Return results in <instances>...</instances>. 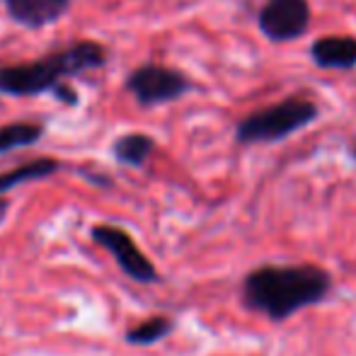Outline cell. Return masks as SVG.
<instances>
[{"label": "cell", "mask_w": 356, "mask_h": 356, "mask_svg": "<svg viewBox=\"0 0 356 356\" xmlns=\"http://www.w3.org/2000/svg\"><path fill=\"white\" fill-rule=\"evenodd\" d=\"M332 291V277L318 264H262L243 279L240 298L252 313L284 323L298 310L323 303Z\"/></svg>", "instance_id": "6da1fadb"}, {"label": "cell", "mask_w": 356, "mask_h": 356, "mask_svg": "<svg viewBox=\"0 0 356 356\" xmlns=\"http://www.w3.org/2000/svg\"><path fill=\"white\" fill-rule=\"evenodd\" d=\"M107 51L97 42H75L63 51L32 63L0 68V92L10 97H32L54 90L66 75H78L104 66Z\"/></svg>", "instance_id": "7a4b0ae2"}, {"label": "cell", "mask_w": 356, "mask_h": 356, "mask_svg": "<svg viewBox=\"0 0 356 356\" xmlns=\"http://www.w3.org/2000/svg\"><path fill=\"white\" fill-rule=\"evenodd\" d=\"M318 117L320 107L313 99L293 95V97H286L282 102L269 104L240 119L235 127V141L240 145L279 143L298 134L300 129L310 127Z\"/></svg>", "instance_id": "3957f363"}, {"label": "cell", "mask_w": 356, "mask_h": 356, "mask_svg": "<svg viewBox=\"0 0 356 356\" xmlns=\"http://www.w3.org/2000/svg\"><path fill=\"white\" fill-rule=\"evenodd\" d=\"M127 90L136 97L138 104L155 107V104H168L184 97L192 90V80L175 68L145 63L127 78Z\"/></svg>", "instance_id": "277c9868"}, {"label": "cell", "mask_w": 356, "mask_h": 356, "mask_svg": "<svg viewBox=\"0 0 356 356\" xmlns=\"http://www.w3.org/2000/svg\"><path fill=\"white\" fill-rule=\"evenodd\" d=\"M308 0H264L257 13V27L269 42L286 44L300 39L310 29Z\"/></svg>", "instance_id": "5b68a950"}, {"label": "cell", "mask_w": 356, "mask_h": 356, "mask_svg": "<svg viewBox=\"0 0 356 356\" xmlns=\"http://www.w3.org/2000/svg\"><path fill=\"white\" fill-rule=\"evenodd\" d=\"M92 240L97 245H102L122 267V272L127 277H131L138 284H155L158 282V272L150 264V259L138 250V245L134 243V238L127 230L117 228V225H95L92 228Z\"/></svg>", "instance_id": "8992f818"}, {"label": "cell", "mask_w": 356, "mask_h": 356, "mask_svg": "<svg viewBox=\"0 0 356 356\" xmlns=\"http://www.w3.org/2000/svg\"><path fill=\"white\" fill-rule=\"evenodd\" d=\"M310 58L323 71H354L356 37L352 34H327L310 44Z\"/></svg>", "instance_id": "52a82bcc"}, {"label": "cell", "mask_w": 356, "mask_h": 356, "mask_svg": "<svg viewBox=\"0 0 356 356\" xmlns=\"http://www.w3.org/2000/svg\"><path fill=\"white\" fill-rule=\"evenodd\" d=\"M3 5L17 24L39 29L54 24L61 15H66L71 0H3Z\"/></svg>", "instance_id": "ba28073f"}, {"label": "cell", "mask_w": 356, "mask_h": 356, "mask_svg": "<svg viewBox=\"0 0 356 356\" xmlns=\"http://www.w3.org/2000/svg\"><path fill=\"white\" fill-rule=\"evenodd\" d=\"M153 150H155V141L148 134H124L112 145L114 158L122 165H129V168H141V165H145V160L150 158Z\"/></svg>", "instance_id": "9c48e42d"}, {"label": "cell", "mask_w": 356, "mask_h": 356, "mask_svg": "<svg viewBox=\"0 0 356 356\" xmlns=\"http://www.w3.org/2000/svg\"><path fill=\"white\" fill-rule=\"evenodd\" d=\"M58 168H61V165H58V160H54V158H39V160H34V163L19 165V168L0 175V194L10 192V189H15L17 184L49 177V175H54Z\"/></svg>", "instance_id": "30bf717a"}, {"label": "cell", "mask_w": 356, "mask_h": 356, "mask_svg": "<svg viewBox=\"0 0 356 356\" xmlns=\"http://www.w3.org/2000/svg\"><path fill=\"white\" fill-rule=\"evenodd\" d=\"M42 136H44L42 124H32V122L8 124V127L0 129V155L13 153V150H17V148H27V145H34Z\"/></svg>", "instance_id": "8fae6325"}, {"label": "cell", "mask_w": 356, "mask_h": 356, "mask_svg": "<svg viewBox=\"0 0 356 356\" xmlns=\"http://www.w3.org/2000/svg\"><path fill=\"white\" fill-rule=\"evenodd\" d=\"M172 330H175L172 320L158 315V318H150V320H145V323L136 325L134 330H129L127 342L136 344V347H148V344H155V342H160V339H165Z\"/></svg>", "instance_id": "7c38bea8"}, {"label": "cell", "mask_w": 356, "mask_h": 356, "mask_svg": "<svg viewBox=\"0 0 356 356\" xmlns=\"http://www.w3.org/2000/svg\"><path fill=\"white\" fill-rule=\"evenodd\" d=\"M54 92H56V97H58V99L63 97V102H68V104H73V102H75V92H73V90H68V88H63V85H61V88L56 85V88H54Z\"/></svg>", "instance_id": "4fadbf2b"}, {"label": "cell", "mask_w": 356, "mask_h": 356, "mask_svg": "<svg viewBox=\"0 0 356 356\" xmlns=\"http://www.w3.org/2000/svg\"><path fill=\"white\" fill-rule=\"evenodd\" d=\"M8 209H10V202H8V199H0V220L5 218V213H8Z\"/></svg>", "instance_id": "5bb4252c"}]
</instances>
